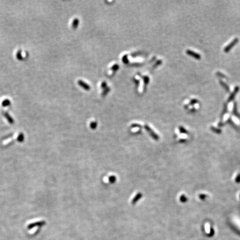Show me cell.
Wrapping results in <instances>:
<instances>
[{"mask_svg":"<svg viewBox=\"0 0 240 240\" xmlns=\"http://www.w3.org/2000/svg\"><path fill=\"white\" fill-rule=\"evenodd\" d=\"M216 75H218L220 77H222V78H226V77L225 76L224 74H223L221 72H217L216 73Z\"/></svg>","mask_w":240,"mask_h":240,"instance_id":"obj_8","label":"cell"},{"mask_svg":"<svg viewBox=\"0 0 240 240\" xmlns=\"http://www.w3.org/2000/svg\"><path fill=\"white\" fill-rule=\"evenodd\" d=\"M78 84H79V85L81 86V87H82V88H83L85 90H90V86H88L87 83H85V82H83L82 81H81V80H80L78 82Z\"/></svg>","mask_w":240,"mask_h":240,"instance_id":"obj_4","label":"cell"},{"mask_svg":"<svg viewBox=\"0 0 240 240\" xmlns=\"http://www.w3.org/2000/svg\"><path fill=\"white\" fill-rule=\"evenodd\" d=\"M78 24V20L77 19H75L73 22V27L74 28H76Z\"/></svg>","mask_w":240,"mask_h":240,"instance_id":"obj_6","label":"cell"},{"mask_svg":"<svg viewBox=\"0 0 240 240\" xmlns=\"http://www.w3.org/2000/svg\"><path fill=\"white\" fill-rule=\"evenodd\" d=\"M198 102H199V101H198V100H197V99H192V100H191V101H190V105H194V104L197 103Z\"/></svg>","mask_w":240,"mask_h":240,"instance_id":"obj_7","label":"cell"},{"mask_svg":"<svg viewBox=\"0 0 240 240\" xmlns=\"http://www.w3.org/2000/svg\"><path fill=\"white\" fill-rule=\"evenodd\" d=\"M239 90H240V88H239V86H236V87H235V89H234V91H233V92H232L231 94V95H230V97L228 99V100H227V101H228V102H230V101L233 100L234 98H235V96L236 95L237 93L239 92Z\"/></svg>","mask_w":240,"mask_h":240,"instance_id":"obj_3","label":"cell"},{"mask_svg":"<svg viewBox=\"0 0 240 240\" xmlns=\"http://www.w3.org/2000/svg\"><path fill=\"white\" fill-rule=\"evenodd\" d=\"M220 84H221L222 86H223L224 88L227 91V92H229V91H230V87H229V86L228 85H226V84L224 82V81H222V80L220 81Z\"/></svg>","mask_w":240,"mask_h":240,"instance_id":"obj_5","label":"cell"},{"mask_svg":"<svg viewBox=\"0 0 240 240\" xmlns=\"http://www.w3.org/2000/svg\"><path fill=\"white\" fill-rule=\"evenodd\" d=\"M186 53L187 55L193 57L197 59V60H200V59H201V55H200V54H199L197 52H195L193 51L192 50H190V49H187L186 51Z\"/></svg>","mask_w":240,"mask_h":240,"instance_id":"obj_2","label":"cell"},{"mask_svg":"<svg viewBox=\"0 0 240 240\" xmlns=\"http://www.w3.org/2000/svg\"><path fill=\"white\" fill-rule=\"evenodd\" d=\"M238 41H239V39L237 38H235L233 41H232L231 42H230L228 45H227V46H226L224 48V51L225 52H229L230 49H231L236 44L237 42H238Z\"/></svg>","mask_w":240,"mask_h":240,"instance_id":"obj_1","label":"cell"}]
</instances>
